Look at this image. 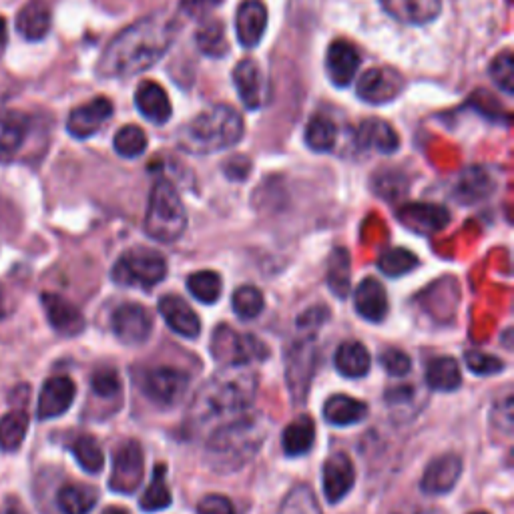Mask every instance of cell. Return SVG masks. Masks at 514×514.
Returning <instances> with one entry per match:
<instances>
[{
  "label": "cell",
  "mask_w": 514,
  "mask_h": 514,
  "mask_svg": "<svg viewBox=\"0 0 514 514\" xmlns=\"http://www.w3.org/2000/svg\"><path fill=\"white\" fill-rule=\"evenodd\" d=\"M29 135V117L23 113H9L3 127H0V159H13Z\"/></svg>",
  "instance_id": "obj_31"
},
{
  "label": "cell",
  "mask_w": 514,
  "mask_h": 514,
  "mask_svg": "<svg viewBox=\"0 0 514 514\" xmlns=\"http://www.w3.org/2000/svg\"><path fill=\"white\" fill-rule=\"evenodd\" d=\"M159 314L165 324L179 336L193 340L201 334V320L193 308L179 296H163L159 300Z\"/></svg>",
  "instance_id": "obj_23"
},
{
  "label": "cell",
  "mask_w": 514,
  "mask_h": 514,
  "mask_svg": "<svg viewBox=\"0 0 514 514\" xmlns=\"http://www.w3.org/2000/svg\"><path fill=\"white\" fill-rule=\"evenodd\" d=\"M5 316H7V310L3 306V296H0V318H5Z\"/></svg>",
  "instance_id": "obj_57"
},
{
  "label": "cell",
  "mask_w": 514,
  "mask_h": 514,
  "mask_svg": "<svg viewBox=\"0 0 514 514\" xmlns=\"http://www.w3.org/2000/svg\"><path fill=\"white\" fill-rule=\"evenodd\" d=\"M338 141V127L326 115H316L306 125V143L316 153H326L336 147Z\"/></svg>",
  "instance_id": "obj_36"
},
{
  "label": "cell",
  "mask_w": 514,
  "mask_h": 514,
  "mask_svg": "<svg viewBox=\"0 0 514 514\" xmlns=\"http://www.w3.org/2000/svg\"><path fill=\"white\" fill-rule=\"evenodd\" d=\"M462 474V460L456 454H444L434 458L424 470L420 488L426 494H446L450 492Z\"/></svg>",
  "instance_id": "obj_21"
},
{
  "label": "cell",
  "mask_w": 514,
  "mask_h": 514,
  "mask_svg": "<svg viewBox=\"0 0 514 514\" xmlns=\"http://www.w3.org/2000/svg\"><path fill=\"white\" fill-rule=\"evenodd\" d=\"M141 388L153 404L169 408V406H175L187 392L189 376L179 368L159 366L143 374Z\"/></svg>",
  "instance_id": "obj_9"
},
{
  "label": "cell",
  "mask_w": 514,
  "mask_h": 514,
  "mask_svg": "<svg viewBox=\"0 0 514 514\" xmlns=\"http://www.w3.org/2000/svg\"><path fill=\"white\" fill-rule=\"evenodd\" d=\"M268 436V420L262 414H247L213 430L205 444L211 468L233 472L243 468L262 448Z\"/></svg>",
  "instance_id": "obj_3"
},
{
  "label": "cell",
  "mask_w": 514,
  "mask_h": 514,
  "mask_svg": "<svg viewBox=\"0 0 514 514\" xmlns=\"http://www.w3.org/2000/svg\"><path fill=\"white\" fill-rule=\"evenodd\" d=\"M494 191V179L482 167H470L460 175L456 185V199L460 203H478L486 199Z\"/></svg>",
  "instance_id": "obj_30"
},
{
  "label": "cell",
  "mask_w": 514,
  "mask_h": 514,
  "mask_svg": "<svg viewBox=\"0 0 514 514\" xmlns=\"http://www.w3.org/2000/svg\"><path fill=\"white\" fill-rule=\"evenodd\" d=\"M350 255L346 249H334L328 266V284L330 290L340 298L346 300L350 294Z\"/></svg>",
  "instance_id": "obj_39"
},
{
  "label": "cell",
  "mask_w": 514,
  "mask_h": 514,
  "mask_svg": "<svg viewBox=\"0 0 514 514\" xmlns=\"http://www.w3.org/2000/svg\"><path fill=\"white\" fill-rule=\"evenodd\" d=\"M175 25L165 15H151L119 33L99 59L97 73L103 79L135 77L151 69L169 51Z\"/></svg>",
  "instance_id": "obj_1"
},
{
  "label": "cell",
  "mask_w": 514,
  "mask_h": 514,
  "mask_svg": "<svg viewBox=\"0 0 514 514\" xmlns=\"http://www.w3.org/2000/svg\"><path fill=\"white\" fill-rule=\"evenodd\" d=\"M79 466L89 472V474H97L103 470V464H105V456H103V450L99 446V442L89 436V434H83L79 438H75L73 446H71Z\"/></svg>",
  "instance_id": "obj_41"
},
{
  "label": "cell",
  "mask_w": 514,
  "mask_h": 514,
  "mask_svg": "<svg viewBox=\"0 0 514 514\" xmlns=\"http://www.w3.org/2000/svg\"><path fill=\"white\" fill-rule=\"evenodd\" d=\"M53 25V13L47 0H31L17 15V31L27 41H43Z\"/></svg>",
  "instance_id": "obj_26"
},
{
  "label": "cell",
  "mask_w": 514,
  "mask_h": 514,
  "mask_svg": "<svg viewBox=\"0 0 514 514\" xmlns=\"http://www.w3.org/2000/svg\"><path fill=\"white\" fill-rule=\"evenodd\" d=\"M368 416V406L352 396L336 394L324 404V418L332 426H352Z\"/></svg>",
  "instance_id": "obj_28"
},
{
  "label": "cell",
  "mask_w": 514,
  "mask_h": 514,
  "mask_svg": "<svg viewBox=\"0 0 514 514\" xmlns=\"http://www.w3.org/2000/svg\"><path fill=\"white\" fill-rule=\"evenodd\" d=\"M113 147L125 159L141 157L147 149V135L137 125H127L117 131L113 139Z\"/></svg>",
  "instance_id": "obj_44"
},
{
  "label": "cell",
  "mask_w": 514,
  "mask_h": 514,
  "mask_svg": "<svg viewBox=\"0 0 514 514\" xmlns=\"http://www.w3.org/2000/svg\"><path fill=\"white\" fill-rule=\"evenodd\" d=\"M356 143H358L360 149L378 151V153H384V155L396 153L398 147H400L398 133L392 129V125H388L386 121H380V119L364 121L358 127Z\"/></svg>",
  "instance_id": "obj_27"
},
{
  "label": "cell",
  "mask_w": 514,
  "mask_h": 514,
  "mask_svg": "<svg viewBox=\"0 0 514 514\" xmlns=\"http://www.w3.org/2000/svg\"><path fill=\"white\" fill-rule=\"evenodd\" d=\"M211 356L225 368H241L251 360H266L268 348L253 336L237 334L229 326H217L211 338Z\"/></svg>",
  "instance_id": "obj_7"
},
{
  "label": "cell",
  "mask_w": 514,
  "mask_h": 514,
  "mask_svg": "<svg viewBox=\"0 0 514 514\" xmlns=\"http://www.w3.org/2000/svg\"><path fill=\"white\" fill-rule=\"evenodd\" d=\"M464 360H466L468 370L476 376H492V374H498L504 370V364L500 358L484 354V352L470 350L464 354Z\"/></svg>",
  "instance_id": "obj_47"
},
{
  "label": "cell",
  "mask_w": 514,
  "mask_h": 514,
  "mask_svg": "<svg viewBox=\"0 0 514 514\" xmlns=\"http://www.w3.org/2000/svg\"><path fill=\"white\" fill-rule=\"evenodd\" d=\"M314 440H316V424L310 416L304 414L286 426L282 436V446L290 458H298L312 450Z\"/></svg>",
  "instance_id": "obj_29"
},
{
  "label": "cell",
  "mask_w": 514,
  "mask_h": 514,
  "mask_svg": "<svg viewBox=\"0 0 514 514\" xmlns=\"http://www.w3.org/2000/svg\"><path fill=\"white\" fill-rule=\"evenodd\" d=\"M91 388L99 398H113L121 392V378L113 368H99L91 378Z\"/></svg>",
  "instance_id": "obj_48"
},
{
  "label": "cell",
  "mask_w": 514,
  "mask_h": 514,
  "mask_svg": "<svg viewBox=\"0 0 514 514\" xmlns=\"http://www.w3.org/2000/svg\"><path fill=\"white\" fill-rule=\"evenodd\" d=\"M111 328L117 340L127 346H141L153 332V316L141 304H121L111 318Z\"/></svg>",
  "instance_id": "obj_11"
},
{
  "label": "cell",
  "mask_w": 514,
  "mask_h": 514,
  "mask_svg": "<svg viewBox=\"0 0 514 514\" xmlns=\"http://www.w3.org/2000/svg\"><path fill=\"white\" fill-rule=\"evenodd\" d=\"M426 382L432 390L454 392L462 384V374L454 358H434L426 368Z\"/></svg>",
  "instance_id": "obj_34"
},
{
  "label": "cell",
  "mask_w": 514,
  "mask_h": 514,
  "mask_svg": "<svg viewBox=\"0 0 514 514\" xmlns=\"http://www.w3.org/2000/svg\"><path fill=\"white\" fill-rule=\"evenodd\" d=\"M380 364L390 376H406L412 370V360L406 352L398 348H386L380 352Z\"/></svg>",
  "instance_id": "obj_49"
},
{
  "label": "cell",
  "mask_w": 514,
  "mask_h": 514,
  "mask_svg": "<svg viewBox=\"0 0 514 514\" xmlns=\"http://www.w3.org/2000/svg\"><path fill=\"white\" fill-rule=\"evenodd\" d=\"M197 45L203 55L221 59L227 55L229 45L225 39L223 25L219 21H207L199 31H197Z\"/></svg>",
  "instance_id": "obj_42"
},
{
  "label": "cell",
  "mask_w": 514,
  "mask_h": 514,
  "mask_svg": "<svg viewBox=\"0 0 514 514\" xmlns=\"http://www.w3.org/2000/svg\"><path fill=\"white\" fill-rule=\"evenodd\" d=\"M243 137V119L229 105H215L189 121L177 141L187 153L209 155L237 145Z\"/></svg>",
  "instance_id": "obj_4"
},
{
  "label": "cell",
  "mask_w": 514,
  "mask_h": 514,
  "mask_svg": "<svg viewBox=\"0 0 514 514\" xmlns=\"http://www.w3.org/2000/svg\"><path fill=\"white\" fill-rule=\"evenodd\" d=\"M490 79L494 81V85L502 93H506V95L514 93V57H512V51H504L492 61Z\"/></svg>",
  "instance_id": "obj_46"
},
{
  "label": "cell",
  "mask_w": 514,
  "mask_h": 514,
  "mask_svg": "<svg viewBox=\"0 0 514 514\" xmlns=\"http://www.w3.org/2000/svg\"><path fill=\"white\" fill-rule=\"evenodd\" d=\"M472 514H488V512H472Z\"/></svg>",
  "instance_id": "obj_58"
},
{
  "label": "cell",
  "mask_w": 514,
  "mask_h": 514,
  "mask_svg": "<svg viewBox=\"0 0 514 514\" xmlns=\"http://www.w3.org/2000/svg\"><path fill=\"white\" fill-rule=\"evenodd\" d=\"M143 227L151 239L161 243H173L183 235L187 211L171 181L159 179L153 185Z\"/></svg>",
  "instance_id": "obj_5"
},
{
  "label": "cell",
  "mask_w": 514,
  "mask_h": 514,
  "mask_svg": "<svg viewBox=\"0 0 514 514\" xmlns=\"http://www.w3.org/2000/svg\"><path fill=\"white\" fill-rule=\"evenodd\" d=\"M354 306L364 320L378 324L388 314V294L378 280L366 278L354 292Z\"/></svg>",
  "instance_id": "obj_25"
},
{
  "label": "cell",
  "mask_w": 514,
  "mask_h": 514,
  "mask_svg": "<svg viewBox=\"0 0 514 514\" xmlns=\"http://www.w3.org/2000/svg\"><path fill=\"white\" fill-rule=\"evenodd\" d=\"M380 5L394 21L412 27L432 23L442 11V0H380Z\"/></svg>",
  "instance_id": "obj_20"
},
{
  "label": "cell",
  "mask_w": 514,
  "mask_h": 514,
  "mask_svg": "<svg viewBox=\"0 0 514 514\" xmlns=\"http://www.w3.org/2000/svg\"><path fill=\"white\" fill-rule=\"evenodd\" d=\"M280 514H322L314 492L308 486H298L288 494Z\"/></svg>",
  "instance_id": "obj_45"
},
{
  "label": "cell",
  "mask_w": 514,
  "mask_h": 514,
  "mask_svg": "<svg viewBox=\"0 0 514 514\" xmlns=\"http://www.w3.org/2000/svg\"><path fill=\"white\" fill-rule=\"evenodd\" d=\"M268 29V9L262 0H245L239 5L235 17L237 41L245 49H253L262 43Z\"/></svg>",
  "instance_id": "obj_14"
},
{
  "label": "cell",
  "mask_w": 514,
  "mask_h": 514,
  "mask_svg": "<svg viewBox=\"0 0 514 514\" xmlns=\"http://www.w3.org/2000/svg\"><path fill=\"white\" fill-rule=\"evenodd\" d=\"M197 514H235V510L229 498L221 494H209L199 502Z\"/></svg>",
  "instance_id": "obj_51"
},
{
  "label": "cell",
  "mask_w": 514,
  "mask_h": 514,
  "mask_svg": "<svg viewBox=\"0 0 514 514\" xmlns=\"http://www.w3.org/2000/svg\"><path fill=\"white\" fill-rule=\"evenodd\" d=\"M187 290L201 304H215L221 298L223 284H221L219 274L205 270V272L191 274L187 278Z\"/></svg>",
  "instance_id": "obj_40"
},
{
  "label": "cell",
  "mask_w": 514,
  "mask_h": 514,
  "mask_svg": "<svg viewBox=\"0 0 514 514\" xmlns=\"http://www.w3.org/2000/svg\"><path fill=\"white\" fill-rule=\"evenodd\" d=\"M386 400L390 404H406L410 400H414V388L412 386H400V388H392L386 392Z\"/></svg>",
  "instance_id": "obj_53"
},
{
  "label": "cell",
  "mask_w": 514,
  "mask_h": 514,
  "mask_svg": "<svg viewBox=\"0 0 514 514\" xmlns=\"http://www.w3.org/2000/svg\"><path fill=\"white\" fill-rule=\"evenodd\" d=\"M330 318V310L326 306H314L310 310H306L300 318H298V328L300 330H308L314 332L318 328H322Z\"/></svg>",
  "instance_id": "obj_50"
},
{
  "label": "cell",
  "mask_w": 514,
  "mask_h": 514,
  "mask_svg": "<svg viewBox=\"0 0 514 514\" xmlns=\"http://www.w3.org/2000/svg\"><path fill=\"white\" fill-rule=\"evenodd\" d=\"M233 312L241 318V320H253L264 312V294L253 288V286H243L239 290H235L233 300H231Z\"/></svg>",
  "instance_id": "obj_43"
},
{
  "label": "cell",
  "mask_w": 514,
  "mask_h": 514,
  "mask_svg": "<svg viewBox=\"0 0 514 514\" xmlns=\"http://www.w3.org/2000/svg\"><path fill=\"white\" fill-rule=\"evenodd\" d=\"M29 432L27 410H13L0 420V450L17 452Z\"/></svg>",
  "instance_id": "obj_35"
},
{
  "label": "cell",
  "mask_w": 514,
  "mask_h": 514,
  "mask_svg": "<svg viewBox=\"0 0 514 514\" xmlns=\"http://www.w3.org/2000/svg\"><path fill=\"white\" fill-rule=\"evenodd\" d=\"M255 392L257 380L251 372L225 368V374H217L195 394L187 422L191 428H205L223 416L245 412L251 406Z\"/></svg>",
  "instance_id": "obj_2"
},
{
  "label": "cell",
  "mask_w": 514,
  "mask_h": 514,
  "mask_svg": "<svg viewBox=\"0 0 514 514\" xmlns=\"http://www.w3.org/2000/svg\"><path fill=\"white\" fill-rule=\"evenodd\" d=\"M97 500V490L87 484H65L57 494V506L63 514H89Z\"/></svg>",
  "instance_id": "obj_32"
},
{
  "label": "cell",
  "mask_w": 514,
  "mask_h": 514,
  "mask_svg": "<svg viewBox=\"0 0 514 514\" xmlns=\"http://www.w3.org/2000/svg\"><path fill=\"white\" fill-rule=\"evenodd\" d=\"M398 219L410 231L430 235L448 225L450 213L442 205L434 203H406L398 211Z\"/></svg>",
  "instance_id": "obj_19"
},
{
  "label": "cell",
  "mask_w": 514,
  "mask_h": 514,
  "mask_svg": "<svg viewBox=\"0 0 514 514\" xmlns=\"http://www.w3.org/2000/svg\"><path fill=\"white\" fill-rule=\"evenodd\" d=\"M3 514H29V512L25 510V506L21 504V500H19V498L11 496V498H7V502H5Z\"/></svg>",
  "instance_id": "obj_54"
},
{
  "label": "cell",
  "mask_w": 514,
  "mask_h": 514,
  "mask_svg": "<svg viewBox=\"0 0 514 514\" xmlns=\"http://www.w3.org/2000/svg\"><path fill=\"white\" fill-rule=\"evenodd\" d=\"M135 105L139 113L153 125H165L173 115L171 101L165 89L153 81H145L139 85L135 93Z\"/></svg>",
  "instance_id": "obj_24"
},
{
  "label": "cell",
  "mask_w": 514,
  "mask_h": 514,
  "mask_svg": "<svg viewBox=\"0 0 514 514\" xmlns=\"http://www.w3.org/2000/svg\"><path fill=\"white\" fill-rule=\"evenodd\" d=\"M113 280L125 288H155L167 276L165 257L147 247H135L125 251L111 272Z\"/></svg>",
  "instance_id": "obj_6"
},
{
  "label": "cell",
  "mask_w": 514,
  "mask_h": 514,
  "mask_svg": "<svg viewBox=\"0 0 514 514\" xmlns=\"http://www.w3.org/2000/svg\"><path fill=\"white\" fill-rule=\"evenodd\" d=\"M402 89L404 79L392 67H374L366 71L356 85L358 97L370 105H386L394 101Z\"/></svg>",
  "instance_id": "obj_12"
},
{
  "label": "cell",
  "mask_w": 514,
  "mask_h": 514,
  "mask_svg": "<svg viewBox=\"0 0 514 514\" xmlns=\"http://www.w3.org/2000/svg\"><path fill=\"white\" fill-rule=\"evenodd\" d=\"M322 482H324V494L328 502L336 504L348 496V492L356 482V470L348 454L338 452L324 462Z\"/></svg>",
  "instance_id": "obj_18"
},
{
  "label": "cell",
  "mask_w": 514,
  "mask_h": 514,
  "mask_svg": "<svg viewBox=\"0 0 514 514\" xmlns=\"http://www.w3.org/2000/svg\"><path fill=\"white\" fill-rule=\"evenodd\" d=\"M318 346L314 338H302L286 350V384L296 404H304L318 368Z\"/></svg>",
  "instance_id": "obj_8"
},
{
  "label": "cell",
  "mask_w": 514,
  "mask_h": 514,
  "mask_svg": "<svg viewBox=\"0 0 514 514\" xmlns=\"http://www.w3.org/2000/svg\"><path fill=\"white\" fill-rule=\"evenodd\" d=\"M334 360L338 372L346 378H364L370 372V354L360 342H344Z\"/></svg>",
  "instance_id": "obj_33"
},
{
  "label": "cell",
  "mask_w": 514,
  "mask_h": 514,
  "mask_svg": "<svg viewBox=\"0 0 514 514\" xmlns=\"http://www.w3.org/2000/svg\"><path fill=\"white\" fill-rule=\"evenodd\" d=\"M360 53L348 41H336L326 55V71L336 87H348L360 69Z\"/></svg>",
  "instance_id": "obj_22"
},
{
  "label": "cell",
  "mask_w": 514,
  "mask_h": 514,
  "mask_svg": "<svg viewBox=\"0 0 514 514\" xmlns=\"http://www.w3.org/2000/svg\"><path fill=\"white\" fill-rule=\"evenodd\" d=\"M75 394H77V388L71 378L67 376L49 378L39 396V406H37L39 420H53L63 416L75 402Z\"/></svg>",
  "instance_id": "obj_17"
},
{
  "label": "cell",
  "mask_w": 514,
  "mask_h": 514,
  "mask_svg": "<svg viewBox=\"0 0 514 514\" xmlns=\"http://www.w3.org/2000/svg\"><path fill=\"white\" fill-rule=\"evenodd\" d=\"M233 85L241 103L251 111L262 109L270 99V85L266 75L262 73L260 65L251 59L237 63L233 71Z\"/></svg>",
  "instance_id": "obj_13"
},
{
  "label": "cell",
  "mask_w": 514,
  "mask_h": 514,
  "mask_svg": "<svg viewBox=\"0 0 514 514\" xmlns=\"http://www.w3.org/2000/svg\"><path fill=\"white\" fill-rule=\"evenodd\" d=\"M165 464H157L155 466V472H153V478L147 486V490L143 492L141 496V508L145 512H157V510H165L169 508L171 504V492H169V486H167V478H165Z\"/></svg>",
  "instance_id": "obj_37"
},
{
  "label": "cell",
  "mask_w": 514,
  "mask_h": 514,
  "mask_svg": "<svg viewBox=\"0 0 514 514\" xmlns=\"http://www.w3.org/2000/svg\"><path fill=\"white\" fill-rule=\"evenodd\" d=\"M145 474L143 448L137 440L123 442L113 454V472L109 478V488L119 494L135 492Z\"/></svg>",
  "instance_id": "obj_10"
},
{
  "label": "cell",
  "mask_w": 514,
  "mask_h": 514,
  "mask_svg": "<svg viewBox=\"0 0 514 514\" xmlns=\"http://www.w3.org/2000/svg\"><path fill=\"white\" fill-rule=\"evenodd\" d=\"M41 302L47 312V320L57 334L73 338L85 330V316L67 298L59 294H43Z\"/></svg>",
  "instance_id": "obj_16"
},
{
  "label": "cell",
  "mask_w": 514,
  "mask_h": 514,
  "mask_svg": "<svg viewBox=\"0 0 514 514\" xmlns=\"http://www.w3.org/2000/svg\"><path fill=\"white\" fill-rule=\"evenodd\" d=\"M7 41H9L7 23H5V19H3V17H0V49H3V47L7 45Z\"/></svg>",
  "instance_id": "obj_55"
},
{
  "label": "cell",
  "mask_w": 514,
  "mask_h": 514,
  "mask_svg": "<svg viewBox=\"0 0 514 514\" xmlns=\"http://www.w3.org/2000/svg\"><path fill=\"white\" fill-rule=\"evenodd\" d=\"M103 514H129L125 508H119V506H109L103 510Z\"/></svg>",
  "instance_id": "obj_56"
},
{
  "label": "cell",
  "mask_w": 514,
  "mask_h": 514,
  "mask_svg": "<svg viewBox=\"0 0 514 514\" xmlns=\"http://www.w3.org/2000/svg\"><path fill=\"white\" fill-rule=\"evenodd\" d=\"M378 268L388 278H400L418 268V257L406 247H394L382 253L378 260Z\"/></svg>",
  "instance_id": "obj_38"
},
{
  "label": "cell",
  "mask_w": 514,
  "mask_h": 514,
  "mask_svg": "<svg viewBox=\"0 0 514 514\" xmlns=\"http://www.w3.org/2000/svg\"><path fill=\"white\" fill-rule=\"evenodd\" d=\"M221 0H181V11L189 15L191 19H203L207 17L213 9L219 7Z\"/></svg>",
  "instance_id": "obj_52"
},
{
  "label": "cell",
  "mask_w": 514,
  "mask_h": 514,
  "mask_svg": "<svg viewBox=\"0 0 514 514\" xmlns=\"http://www.w3.org/2000/svg\"><path fill=\"white\" fill-rule=\"evenodd\" d=\"M113 115V103L105 97H97L71 111L67 119V129L77 139L93 137Z\"/></svg>",
  "instance_id": "obj_15"
}]
</instances>
